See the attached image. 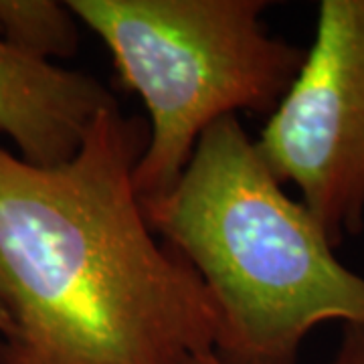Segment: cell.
Listing matches in <instances>:
<instances>
[{"mask_svg": "<svg viewBox=\"0 0 364 364\" xmlns=\"http://www.w3.org/2000/svg\"><path fill=\"white\" fill-rule=\"evenodd\" d=\"M184 364H251V363H241V360H233L229 356H225L217 348H210V350L198 352L193 358H188Z\"/></svg>", "mask_w": 364, "mask_h": 364, "instance_id": "ba28073f", "label": "cell"}, {"mask_svg": "<svg viewBox=\"0 0 364 364\" xmlns=\"http://www.w3.org/2000/svg\"><path fill=\"white\" fill-rule=\"evenodd\" d=\"M334 247L364 229V0H322L314 43L255 140Z\"/></svg>", "mask_w": 364, "mask_h": 364, "instance_id": "277c9868", "label": "cell"}, {"mask_svg": "<svg viewBox=\"0 0 364 364\" xmlns=\"http://www.w3.org/2000/svg\"><path fill=\"white\" fill-rule=\"evenodd\" d=\"M79 25L67 2L0 0V37L45 63L77 51Z\"/></svg>", "mask_w": 364, "mask_h": 364, "instance_id": "8992f818", "label": "cell"}, {"mask_svg": "<svg viewBox=\"0 0 364 364\" xmlns=\"http://www.w3.org/2000/svg\"><path fill=\"white\" fill-rule=\"evenodd\" d=\"M114 93L81 71L33 59L0 37V134L35 166H59L77 154Z\"/></svg>", "mask_w": 364, "mask_h": 364, "instance_id": "5b68a950", "label": "cell"}, {"mask_svg": "<svg viewBox=\"0 0 364 364\" xmlns=\"http://www.w3.org/2000/svg\"><path fill=\"white\" fill-rule=\"evenodd\" d=\"M328 364H364V324L344 326L338 350Z\"/></svg>", "mask_w": 364, "mask_h": 364, "instance_id": "52a82bcc", "label": "cell"}, {"mask_svg": "<svg viewBox=\"0 0 364 364\" xmlns=\"http://www.w3.org/2000/svg\"><path fill=\"white\" fill-rule=\"evenodd\" d=\"M146 140L116 102L59 166L0 146V364H184L217 348L207 287L136 193Z\"/></svg>", "mask_w": 364, "mask_h": 364, "instance_id": "6da1fadb", "label": "cell"}, {"mask_svg": "<svg viewBox=\"0 0 364 364\" xmlns=\"http://www.w3.org/2000/svg\"><path fill=\"white\" fill-rule=\"evenodd\" d=\"M142 208L207 287L225 356L291 364L316 326L364 324V277L287 196L237 116L208 126L178 182Z\"/></svg>", "mask_w": 364, "mask_h": 364, "instance_id": "7a4b0ae2", "label": "cell"}, {"mask_svg": "<svg viewBox=\"0 0 364 364\" xmlns=\"http://www.w3.org/2000/svg\"><path fill=\"white\" fill-rule=\"evenodd\" d=\"M11 332V320H9V314L4 312L2 304H0V336H6Z\"/></svg>", "mask_w": 364, "mask_h": 364, "instance_id": "9c48e42d", "label": "cell"}, {"mask_svg": "<svg viewBox=\"0 0 364 364\" xmlns=\"http://www.w3.org/2000/svg\"><path fill=\"white\" fill-rule=\"evenodd\" d=\"M148 112L134 170L140 200L178 182L203 132L237 112L272 114L304 53L272 37L263 0H67Z\"/></svg>", "mask_w": 364, "mask_h": 364, "instance_id": "3957f363", "label": "cell"}]
</instances>
